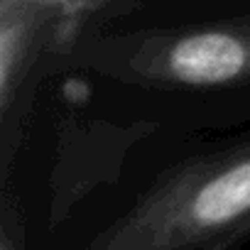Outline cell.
I'll return each mask as SVG.
<instances>
[{"mask_svg":"<svg viewBox=\"0 0 250 250\" xmlns=\"http://www.w3.org/2000/svg\"><path fill=\"white\" fill-rule=\"evenodd\" d=\"M248 208H250V162L208 182L194 201V213L201 223H226Z\"/></svg>","mask_w":250,"mask_h":250,"instance_id":"obj_2","label":"cell"},{"mask_svg":"<svg viewBox=\"0 0 250 250\" xmlns=\"http://www.w3.org/2000/svg\"><path fill=\"white\" fill-rule=\"evenodd\" d=\"M245 64L243 47L226 35H199L174 47L172 71L189 83H218L233 79Z\"/></svg>","mask_w":250,"mask_h":250,"instance_id":"obj_1","label":"cell"}]
</instances>
